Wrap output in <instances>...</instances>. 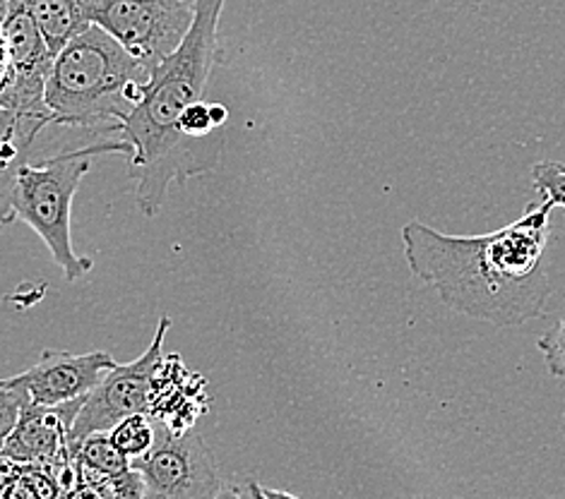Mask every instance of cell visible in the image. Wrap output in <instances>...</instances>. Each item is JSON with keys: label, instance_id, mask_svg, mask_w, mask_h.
<instances>
[{"label": "cell", "instance_id": "cell-1", "mask_svg": "<svg viewBox=\"0 0 565 499\" xmlns=\"http://www.w3.org/2000/svg\"><path fill=\"white\" fill-rule=\"evenodd\" d=\"M551 209L544 199L532 202L513 224L487 236H448L409 221L402 228L405 260L452 313L520 327L544 317L554 293L546 267Z\"/></svg>", "mask_w": 565, "mask_h": 499}, {"label": "cell", "instance_id": "cell-2", "mask_svg": "<svg viewBox=\"0 0 565 499\" xmlns=\"http://www.w3.org/2000/svg\"><path fill=\"white\" fill-rule=\"evenodd\" d=\"M226 0H193L195 18L181 46L161 61L142 85V101L116 140L130 147L128 171L138 181L145 217H157L169 187L217 169L224 140L193 142L179 130L181 116L200 104L220 61V18Z\"/></svg>", "mask_w": 565, "mask_h": 499}, {"label": "cell", "instance_id": "cell-3", "mask_svg": "<svg viewBox=\"0 0 565 499\" xmlns=\"http://www.w3.org/2000/svg\"><path fill=\"white\" fill-rule=\"evenodd\" d=\"M150 73L114 36L89 24L53 58L46 106L58 126L118 134L142 101Z\"/></svg>", "mask_w": 565, "mask_h": 499}, {"label": "cell", "instance_id": "cell-4", "mask_svg": "<svg viewBox=\"0 0 565 499\" xmlns=\"http://www.w3.org/2000/svg\"><path fill=\"white\" fill-rule=\"evenodd\" d=\"M120 152L130 147L120 140L94 142L75 152H63L42 164H22L10 193V217L20 219L46 242L53 262L65 281H77L92 272L94 260L73 248V199L79 183L92 169L94 154Z\"/></svg>", "mask_w": 565, "mask_h": 499}, {"label": "cell", "instance_id": "cell-5", "mask_svg": "<svg viewBox=\"0 0 565 499\" xmlns=\"http://www.w3.org/2000/svg\"><path fill=\"white\" fill-rule=\"evenodd\" d=\"M83 12L147 73L181 46L195 18L185 0H83Z\"/></svg>", "mask_w": 565, "mask_h": 499}, {"label": "cell", "instance_id": "cell-6", "mask_svg": "<svg viewBox=\"0 0 565 499\" xmlns=\"http://www.w3.org/2000/svg\"><path fill=\"white\" fill-rule=\"evenodd\" d=\"M169 325L171 319L161 317L150 348L138 360L116 366L85 397L83 409H79L71 430L68 454H73L77 444L89 435L109 433L124 417L152 411L157 375L161 370V362H164V358H161V344H164Z\"/></svg>", "mask_w": 565, "mask_h": 499}, {"label": "cell", "instance_id": "cell-7", "mask_svg": "<svg viewBox=\"0 0 565 499\" xmlns=\"http://www.w3.org/2000/svg\"><path fill=\"white\" fill-rule=\"evenodd\" d=\"M152 449L130 462L145 485V499H214L222 490L214 456L193 430L173 433L154 417Z\"/></svg>", "mask_w": 565, "mask_h": 499}, {"label": "cell", "instance_id": "cell-8", "mask_svg": "<svg viewBox=\"0 0 565 499\" xmlns=\"http://www.w3.org/2000/svg\"><path fill=\"white\" fill-rule=\"evenodd\" d=\"M116 366L118 362L106 350H92V354L44 350L30 370L12 380L22 387L26 401L51 409L87 397Z\"/></svg>", "mask_w": 565, "mask_h": 499}, {"label": "cell", "instance_id": "cell-9", "mask_svg": "<svg viewBox=\"0 0 565 499\" xmlns=\"http://www.w3.org/2000/svg\"><path fill=\"white\" fill-rule=\"evenodd\" d=\"M85 397L61 406H34L26 401L20 421L0 456L15 464H51L68 454V437Z\"/></svg>", "mask_w": 565, "mask_h": 499}, {"label": "cell", "instance_id": "cell-10", "mask_svg": "<svg viewBox=\"0 0 565 499\" xmlns=\"http://www.w3.org/2000/svg\"><path fill=\"white\" fill-rule=\"evenodd\" d=\"M30 10L53 58L89 26L83 0H30Z\"/></svg>", "mask_w": 565, "mask_h": 499}, {"label": "cell", "instance_id": "cell-11", "mask_svg": "<svg viewBox=\"0 0 565 499\" xmlns=\"http://www.w3.org/2000/svg\"><path fill=\"white\" fill-rule=\"evenodd\" d=\"M71 456L79 464V468L94 470V474L104 478H120L130 470V462L116 449L109 433L89 435L77 444Z\"/></svg>", "mask_w": 565, "mask_h": 499}, {"label": "cell", "instance_id": "cell-12", "mask_svg": "<svg viewBox=\"0 0 565 499\" xmlns=\"http://www.w3.org/2000/svg\"><path fill=\"white\" fill-rule=\"evenodd\" d=\"M154 435H157V425L150 413L128 415L109 430V437L116 444V449L124 454L128 462H136V458H142L147 452H150L154 444Z\"/></svg>", "mask_w": 565, "mask_h": 499}, {"label": "cell", "instance_id": "cell-13", "mask_svg": "<svg viewBox=\"0 0 565 499\" xmlns=\"http://www.w3.org/2000/svg\"><path fill=\"white\" fill-rule=\"evenodd\" d=\"M532 187L551 207L565 209V166L558 161H540L532 166Z\"/></svg>", "mask_w": 565, "mask_h": 499}, {"label": "cell", "instance_id": "cell-14", "mask_svg": "<svg viewBox=\"0 0 565 499\" xmlns=\"http://www.w3.org/2000/svg\"><path fill=\"white\" fill-rule=\"evenodd\" d=\"M26 403V394L15 384V380H0V452H3L8 437L15 430L22 409Z\"/></svg>", "mask_w": 565, "mask_h": 499}, {"label": "cell", "instance_id": "cell-15", "mask_svg": "<svg viewBox=\"0 0 565 499\" xmlns=\"http://www.w3.org/2000/svg\"><path fill=\"white\" fill-rule=\"evenodd\" d=\"M536 348H540V354L546 362L548 375L558 377V380H565V315L556 322L554 327L540 336Z\"/></svg>", "mask_w": 565, "mask_h": 499}, {"label": "cell", "instance_id": "cell-16", "mask_svg": "<svg viewBox=\"0 0 565 499\" xmlns=\"http://www.w3.org/2000/svg\"><path fill=\"white\" fill-rule=\"evenodd\" d=\"M8 6H10V0H0V89L6 87V83H8V75H10L8 42H6V34H3V20H6Z\"/></svg>", "mask_w": 565, "mask_h": 499}, {"label": "cell", "instance_id": "cell-17", "mask_svg": "<svg viewBox=\"0 0 565 499\" xmlns=\"http://www.w3.org/2000/svg\"><path fill=\"white\" fill-rule=\"evenodd\" d=\"M15 175H0V226H8L12 224L10 217V193H12V185H15Z\"/></svg>", "mask_w": 565, "mask_h": 499}, {"label": "cell", "instance_id": "cell-18", "mask_svg": "<svg viewBox=\"0 0 565 499\" xmlns=\"http://www.w3.org/2000/svg\"><path fill=\"white\" fill-rule=\"evenodd\" d=\"M248 490H250V497L253 499H299L291 492H285V490H270V488H263V485L258 480H248Z\"/></svg>", "mask_w": 565, "mask_h": 499}, {"label": "cell", "instance_id": "cell-19", "mask_svg": "<svg viewBox=\"0 0 565 499\" xmlns=\"http://www.w3.org/2000/svg\"><path fill=\"white\" fill-rule=\"evenodd\" d=\"M210 111H212V123L217 128H222L228 120V111H226V106H222V104H210Z\"/></svg>", "mask_w": 565, "mask_h": 499}, {"label": "cell", "instance_id": "cell-20", "mask_svg": "<svg viewBox=\"0 0 565 499\" xmlns=\"http://www.w3.org/2000/svg\"><path fill=\"white\" fill-rule=\"evenodd\" d=\"M214 499H241V492L238 488H234V485H228V488H222Z\"/></svg>", "mask_w": 565, "mask_h": 499}]
</instances>
